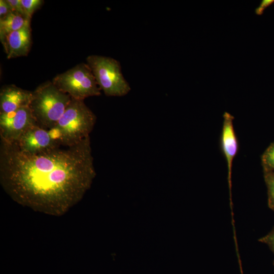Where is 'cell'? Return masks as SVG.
<instances>
[{"mask_svg":"<svg viewBox=\"0 0 274 274\" xmlns=\"http://www.w3.org/2000/svg\"><path fill=\"white\" fill-rule=\"evenodd\" d=\"M90 136L30 154L1 141L0 183L18 203L60 216L77 204L96 176Z\"/></svg>","mask_w":274,"mask_h":274,"instance_id":"cell-1","label":"cell"},{"mask_svg":"<svg viewBox=\"0 0 274 274\" xmlns=\"http://www.w3.org/2000/svg\"><path fill=\"white\" fill-rule=\"evenodd\" d=\"M96 121V116L84 100L72 98L57 124L49 131L60 144L71 146L89 136Z\"/></svg>","mask_w":274,"mask_h":274,"instance_id":"cell-2","label":"cell"},{"mask_svg":"<svg viewBox=\"0 0 274 274\" xmlns=\"http://www.w3.org/2000/svg\"><path fill=\"white\" fill-rule=\"evenodd\" d=\"M72 98L52 82H46L32 91L29 105L37 125L49 130L57 124Z\"/></svg>","mask_w":274,"mask_h":274,"instance_id":"cell-3","label":"cell"},{"mask_svg":"<svg viewBox=\"0 0 274 274\" xmlns=\"http://www.w3.org/2000/svg\"><path fill=\"white\" fill-rule=\"evenodd\" d=\"M101 91L107 96H123L131 90L123 76L120 63L116 59L101 55H91L86 58Z\"/></svg>","mask_w":274,"mask_h":274,"instance_id":"cell-4","label":"cell"},{"mask_svg":"<svg viewBox=\"0 0 274 274\" xmlns=\"http://www.w3.org/2000/svg\"><path fill=\"white\" fill-rule=\"evenodd\" d=\"M52 83L72 98L84 100L85 98L101 95L95 78L87 63H79L55 77Z\"/></svg>","mask_w":274,"mask_h":274,"instance_id":"cell-5","label":"cell"},{"mask_svg":"<svg viewBox=\"0 0 274 274\" xmlns=\"http://www.w3.org/2000/svg\"><path fill=\"white\" fill-rule=\"evenodd\" d=\"M37 125L29 107L22 108L10 113H0L1 141H17L30 127Z\"/></svg>","mask_w":274,"mask_h":274,"instance_id":"cell-6","label":"cell"},{"mask_svg":"<svg viewBox=\"0 0 274 274\" xmlns=\"http://www.w3.org/2000/svg\"><path fill=\"white\" fill-rule=\"evenodd\" d=\"M13 143L22 151L30 154L46 151L60 144L51 136L49 130L37 125L30 127Z\"/></svg>","mask_w":274,"mask_h":274,"instance_id":"cell-7","label":"cell"},{"mask_svg":"<svg viewBox=\"0 0 274 274\" xmlns=\"http://www.w3.org/2000/svg\"><path fill=\"white\" fill-rule=\"evenodd\" d=\"M32 98V91L15 85L4 86L0 91V113H10L29 107Z\"/></svg>","mask_w":274,"mask_h":274,"instance_id":"cell-8","label":"cell"},{"mask_svg":"<svg viewBox=\"0 0 274 274\" xmlns=\"http://www.w3.org/2000/svg\"><path fill=\"white\" fill-rule=\"evenodd\" d=\"M30 21L10 33L3 44L8 59L27 55L31 46Z\"/></svg>","mask_w":274,"mask_h":274,"instance_id":"cell-9","label":"cell"},{"mask_svg":"<svg viewBox=\"0 0 274 274\" xmlns=\"http://www.w3.org/2000/svg\"><path fill=\"white\" fill-rule=\"evenodd\" d=\"M223 117V127L220 142L221 149L227 162L228 179L230 188L232 162L237 154L238 144L233 128L234 117L229 113L225 112Z\"/></svg>","mask_w":274,"mask_h":274,"instance_id":"cell-10","label":"cell"},{"mask_svg":"<svg viewBox=\"0 0 274 274\" xmlns=\"http://www.w3.org/2000/svg\"><path fill=\"white\" fill-rule=\"evenodd\" d=\"M31 19L19 13L11 12L0 18V40L3 44L11 33L21 28Z\"/></svg>","mask_w":274,"mask_h":274,"instance_id":"cell-11","label":"cell"},{"mask_svg":"<svg viewBox=\"0 0 274 274\" xmlns=\"http://www.w3.org/2000/svg\"><path fill=\"white\" fill-rule=\"evenodd\" d=\"M261 163L264 172H274V142L261 156Z\"/></svg>","mask_w":274,"mask_h":274,"instance_id":"cell-12","label":"cell"},{"mask_svg":"<svg viewBox=\"0 0 274 274\" xmlns=\"http://www.w3.org/2000/svg\"><path fill=\"white\" fill-rule=\"evenodd\" d=\"M264 178L267 188L268 207L274 211V172H264Z\"/></svg>","mask_w":274,"mask_h":274,"instance_id":"cell-13","label":"cell"},{"mask_svg":"<svg viewBox=\"0 0 274 274\" xmlns=\"http://www.w3.org/2000/svg\"><path fill=\"white\" fill-rule=\"evenodd\" d=\"M21 2L27 16L31 19L35 11L42 6L44 1L42 0H21Z\"/></svg>","mask_w":274,"mask_h":274,"instance_id":"cell-14","label":"cell"},{"mask_svg":"<svg viewBox=\"0 0 274 274\" xmlns=\"http://www.w3.org/2000/svg\"><path fill=\"white\" fill-rule=\"evenodd\" d=\"M7 1L10 6L13 12L27 17L21 4V0H7Z\"/></svg>","mask_w":274,"mask_h":274,"instance_id":"cell-15","label":"cell"},{"mask_svg":"<svg viewBox=\"0 0 274 274\" xmlns=\"http://www.w3.org/2000/svg\"><path fill=\"white\" fill-rule=\"evenodd\" d=\"M259 241L267 244L274 253V228L268 234L260 238Z\"/></svg>","mask_w":274,"mask_h":274,"instance_id":"cell-16","label":"cell"},{"mask_svg":"<svg viewBox=\"0 0 274 274\" xmlns=\"http://www.w3.org/2000/svg\"><path fill=\"white\" fill-rule=\"evenodd\" d=\"M13 12L7 0L0 1V18Z\"/></svg>","mask_w":274,"mask_h":274,"instance_id":"cell-17","label":"cell"},{"mask_svg":"<svg viewBox=\"0 0 274 274\" xmlns=\"http://www.w3.org/2000/svg\"><path fill=\"white\" fill-rule=\"evenodd\" d=\"M274 3V0H263L260 5L255 9V13L257 15H261L264 10Z\"/></svg>","mask_w":274,"mask_h":274,"instance_id":"cell-18","label":"cell"},{"mask_svg":"<svg viewBox=\"0 0 274 274\" xmlns=\"http://www.w3.org/2000/svg\"></svg>","mask_w":274,"mask_h":274,"instance_id":"cell-19","label":"cell"}]
</instances>
